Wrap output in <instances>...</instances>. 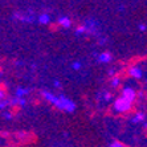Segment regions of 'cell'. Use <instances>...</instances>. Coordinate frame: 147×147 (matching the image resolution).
I'll return each mask as SVG.
<instances>
[{"label": "cell", "instance_id": "obj_1", "mask_svg": "<svg viewBox=\"0 0 147 147\" xmlns=\"http://www.w3.org/2000/svg\"><path fill=\"white\" fill-rule=\"evenodd\" d=\"M114 107L115 110L121 111V113H126L127 110L131 107V102L129 99H126L125 97H121V98L115 99V102H114Z\"/></svg>", "mask_w": 147, "mask_h": 147}, {"label": "cell", "instance_id": "obj_12", "mask_svg": "<svg viewBox=\"0 0 147 147\" xmlns=\"http://www.w3.org/2000/svg\"><path fill=\"white\" fill-rule=\"evenodd\" d=\"M143 134H144V135H146V138H147V126L143 129Z\"/></svg>", "mask_w": 147, "mask_h": 147}, {"label": "cell", "instance_id": "obj_9", "mask_svg": "<svg viewBox=\"0 0 147 147\" xmlns=\"http://www.w3.org/2000/svg\"><path fill=\"white\" fill-rule=\"evenodd\" d=\"M7 96V86H5V82H1V97Z\"/></svg>", "mask_w": 147, "mask_h": 147}, {"label": "cell", "instance_id": "obj_4", "mask_svg": "<svg viewBox=\"0 0 147 147\" xmlns=\"http://www.w3.org/2000/svg\"><path fill=\"white\" fill-rule=\"evenodd\" d=\"M20 110H21V106L19 105V103H12V105L9 106V109H8V114H9L8 117L17 115V114L20 113Z\"/></svg>", "mask_w": 147, "mask_h": 147}, {"label": "cell", "instance_id": "obj_10", "mask_svg": "<svg viewBox=\"0 0 147 147\" xmlns=\"http://www.w3.org/2000/svg\"><path fill=\"white\" fill-rule=\"evenodd\" d=\"M49 20V16L48 15H42V16H40V23H42V24H47Z\"/></svg>", "mask_w": 147, "mask_h": 147}, {"label": "cell", "instance_id": "obj_5", "mask_svg": "<svg viewBox=\"0 0 147 147\" xmlns=\"http://www.w3.org/2000/svg\"><path fill=\"white\" fill-rule=\"evenodd\" d=\"M122 97H125L126 99H129L130 102H133L134 99H135V92L133 89H125L122 93Z\"/></svg>", "mask_w": 147, "mask_h": 147}, {"label": "cell", "instance_id": "obj_11", "mask_svg": "<svg viewBox=\"0 0 147 147\" xmlns=\"http://www.w3.org/2000/svg\"><path fill=\"white\" fill-rule=\"evenodd\" d=\"M58 27H61V25H60V23H57V24H51V27H49V28L52 29V32H56Z\"/></svg>", "mask_w": 147, "mask_h": 147}, {"label": "cell", "instance_id": "obj_8", "mask_svg": "<svg viewBox=\"0 0 147 147\" xmlns=\"http://www.w3.org/2000/svg\"><path fill=\"white\" fill-rule=\"evenodd\" d=\"M99 58H101V61H103V62L110 61V60H111V55H110V53H103Z\"/></svg>", "mask_w": 147, "mask_h": 147}, {"label": "cell", "instance_id": "obj_2", "mask_svg": "<svg viewBox=\"0 0 147 147\" xmlns=\"http://www.w3.org/2000/svg\"><path fill=\"white\" fill-rule=\"evenodd\" d=\"M131 78V73H130V68H127V66H125L123 69H121L118 73H114L113 76V81L115 80V81H126V80Z\"/></svg>", "mask_w": 147, "mask_h": 147}, {"label": "cell", "instance_id": "obj_6", "mask_svg": "<svg viewBox=\"0 0 147 147\" xmlns=\"http://www.w3.org/2000/svg\"><path fill=\"white\" fill-rule=\"evenodd\" d=\"M60 25L61 27H64V28H69L70 25H72V23H70V20H69L68 17H62V19H60Z\"/></svg>", "mask_w": 147, "mask_h": 147}, {"label": "cell", "instance_id": "obj_7", "mask_svg": "<svg viewBox=\"0 0 147 147\" xmlns=\"http://www.w3.org/2000/svg\"><path fill=\"white\" fill-rule=\"evenodd\" d=\"M130 73H131V77H135V78L140 77V70L138 68H130Z\"/></svg>", "mask_w": 147, "mask_h": 147}, {"label": "cell", "instance_id": "obj_3", "mask_svg": "<svg viewBox=\"0 0 147 147\" xmlns=\"http://www.w3.org/2000/svg\"><path fill=\"white\" fill-rule=\"evenodd\" d=\"M144 60H147V56H135V57L130 58V60H129V62H127L125 66H127V68H135V65H137V64L144 61Z\"/></svg>", "mask_w": 147, "mask_h": 147}]
</instances>
